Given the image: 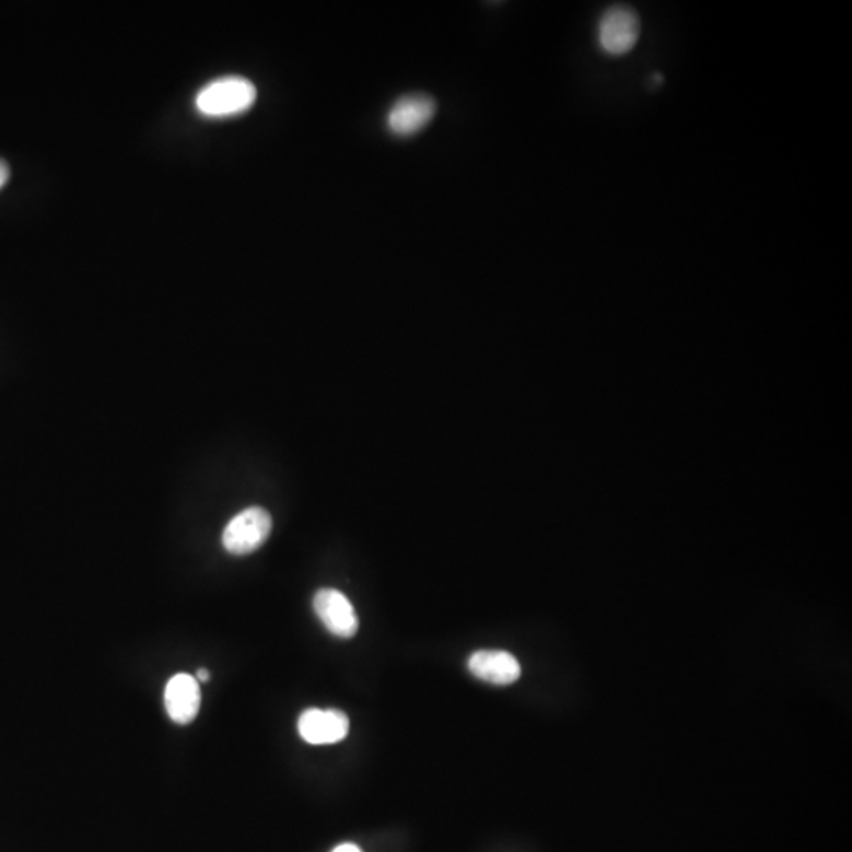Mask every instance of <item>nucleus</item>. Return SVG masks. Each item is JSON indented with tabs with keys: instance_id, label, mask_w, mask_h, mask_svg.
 Segmentation results:
<instances>
[{
	"instance_id": "5",
	"label": "nucleus",
	"mask_w": 852,
	"mask_h": 852,
	"mask_svg": "<svg viewBox=\"0 0 852 852\" xmlns=\"http://www.w3.org/2000/svg\"><path fill=\"white\" fill-rule=\"evenodd\" d=\"M436 114V102L425 94H409L394 103L387 114V128L395 137H412Z\"/></svg>"
},
{
	"instance_id": "2",
	"label": "nucleus",
	"mask_w": 852,
	"mask_h": 852,
	"mask_svg": "<svg viewBox=\"0 0 852 852\" xmlns=\"http://www.w3.org/2000/svg\"><path fill=\"white\" fill-rule=\"evenodd\" d=\"M641 37V20L630 5H611L597 23V45L604 55L623 57L632 52Z\"/></svg>"
},
{
	"instance_id": "7",
	"label": "nucleus",
	"mask_w": 852,
	"mask_h": 852,
	"mask_svg": "<svg viewBox=\"0 0 852 852\" xmlns=\"http://www.w3.org/2000/svg\"><path fill=\"white\" fill-rule=\"evenodd\" d=\"M165 708L173 722L191 723L201 708V688L196 677L184 673L171 677L165 688Z\"/></svg>"
},
{
	"instance_id": "11",
	"label": "nucleus",
	"mask_w": 852,
	"mask_h": 852,
	"mask_svg": "<svg viewBox=\"0 0 852 852\" xmlns=\"http://www.w3.org/2000/svg\"><path fill=\"white\" fill-rule=\"evenodd\" d=\"M209 679H210V673L207 672V669L201 668L199 669L198 673H196V680H198V682H207V680Z\"/></svg>"
},
{
	"instance_id": "6",
	"label": "nucleus",
	"mask_w": 852,
	"mask_h": 852,
	"mask_svg": "<svg viewBox=\"0 0 852 852\" xmlns=\"http://www.w3.org/2000/svg\"><path fill=\"white\" fill-rule=\"evenodd\" d=\"M299 734L305 743L330 745L340 743L349 733V719L337 709H308L299 719Z\"/></svg>"
},
{
	"instance_id": "8",
	"label": "nucleus",
	"mask_w": 852,
	"mask_h": 852,
	"mask_svg": "<svg viewBox=\"0 0 852 852\" xmlns=\"http://www.w3.org/2000/svg\"><path fill=\"white\" fill-rule=\"evenodd\" d=\"M470 674L493 686H510L522 676V666L515 655L505 651H479L469 657Z\"/></svg>"
},
{
	"instance_id": "4",
	"label": "nucleus",
	"mask_w": 852,
	"mask_h": 852,
	"mask_svg": "<svg viewBox=\"0 0 852 852\" xmlns=\"http://www.w3.org/2000/svg\"><path fill=\"white\" fill-rule=\"evenodd\" d=\"M313 608H315L317 618L324 623V627L335 637L349 640L358 633V612L343 592L337 590L317 591L315 598H313Z\"/></svg>"
},
{
	"instance_id": "1",
	"label": "nucleus",
	"mask_w": 852,
	"mask_h": 852,
	"mask_svg": "<svg viewBox=\"0 0 852 852\" xmlns=\"http://www.w3.org/2000/svg\"><path fill=\"white\" fill-rule=\"evenodd\" d=\"M255 84L247 78L224 77L206 84L195 98L196 109L206 117H231L245 113L255 105Z\"/></svg>"
},
{
	"instance_id": "9",
	"label": "nucleus",
	"mask_w": 852,
	"mask_h": 852,
	"mask_svg": "<svg viewBox=\"0 0 852 852\" xmlns=\"http://www.w3.org/2000/svg\"><path fill=\"white\" fill-rule=\"evenodd\" d=\"M10 179V167L3 160H0V188L5 187L7 182Z\"/></svg>"
},
{
	"instance_id": "10",
	"label": "nucleus",
	"mask_w": 852,
	"mask_h": 852,
	"mask_svg": "<svg viewBox=\"0 0 852 852\" xmlns=\"http://www.w3.org/2000/svg\"><path fill=\"white\" fill-rule=\"evenodd\" d=\"M331 852H362L359 847H355V844L352 843H345L340 844V847L335 848Z\"/></svg>"
},
{
	"instance_id": "3",
	"label": "nucleus",
	"mask_w": 852,
	"mask_h": 852,
	"mask_svg": "<svg viewBox=\"0 0 852 852\" xmlns=\"http://www.w3.org/2000/svg\"><path fill=\"white\" fill-rule=\"evenodd\" d=\"M272 533V516L262 507H249L235 515L223 533L224 550L235 556L258 550Z\"/></svg>"
}]
</instances>
